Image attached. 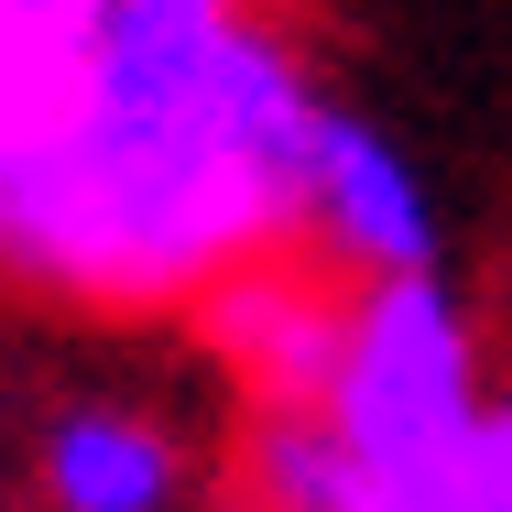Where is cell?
Instances as JSON below:
<instances>
[{
	"label": "cell",
	"instance_id": "cell-4",
	"mask_svg": "<svg viewBox=\"0 0 512 512\" xmlns=\"http://www.w3.org/2000/svg\"><path fill=\"white\" fill-rule=\"evenodd\" d=\"M197 306H207V338L240 360V382H251L262 414H316L327 404L338 338H349V295H327L306 273H273V251H262L240 273H218Z\"/></svg>",
	"mask_w": 512,
	"mask_h": 512
},
{
	"label": "cell",
	"instance_id": "cell-8",
	"mask_svg": "<svg viewBox=\"0 0 512 512\" xmlns=\"http://www.w3.org/2000/svg\"><path fill=\"white\" fill-rule=\"evenodd\" d=\"M251 491H262V512H360V469L316 414H262Z\"/></svg>",
	"mask_w": 512,
	"mask_h": 512
},
{
	"label": "cell",
	"instance_id": "cell-2",
	"mask_svg": "<svg viewBox=\"0 0 512 512\" xmlns=\"http://www.w3.org/2000/svg\"><path fill=\"white\" fill-rule=\"evenodd\" d=\"M469 414H480V360H469V327L447 306V284L436 273L360 284L349 295V338H338V382L316 404V425L349 447V469L393 480L414 458H436Z\"/></svg>",
	"mask_w": 512,
	"mask_h": 512
},
{
	"label": "cell",
	"instance_id": "cell-3",
	"mask_svg": "<svg viewBox=\"0 0 512 512\" xmlns=\"http://www.w3.org/2000/svg\"><path fill=\"white\" fill-rule=\"evenodd\" d=\"M306 229L327 262L371 273V284H404V273H436V207L414 186V164L371 131V120H316L306 153Z\"/></svg>",
	"mask_w": 512,
	"mask_h": 512
},
{
	"label": "cell",
	"instance_id": "cell-7",
	"mask_svg": "<svg viewBox=\"0 0 512 512\" xmlns=\"http://www.w3.org/2000/svg\"><path fill=\"white\" fill-rule=\"evenodd\" d=\"M360 512H512V404H480L436 458L360 480Z\"/></svg>",
	"mask_w": 512,
	"mask_h": 512
},
{
	"label": "cell",
	"instance_id": "cell-6",
	"mask_svg": "<svg viewBox=\"0 0 512 512\" xmlns=\"http://www.w3.org/2000/svg\"><path fill=\"white\" fill-rule=\"evenodd\" d=\"M44 491L55 512H164L175 502V447L142 414H66L44 447Z\"/></svg>",
	"mask_w": 512,
	"mask_h": 512
},
{
	"label": "cell",
	"instance_id": "cell-5",
	"mask_svg": "<svg viewBox=\"0 0 512 512\" xmlns=\"http://www.w3.org/2000/svg\"><path fill=\"white\" fill-rule=\"evenodd\" d=\"M88 33H99V0H0V153H22L77 109Z\"/></svg>",
	"mask_w": 512,
	"mask_h": 512
},
{
	"label": "cell",
	"instance_id": "cell-1",
	"mask_svg": "<svg viewBox=\"0 0 512 512\" xmlns=\"http://www.w3.org/2000/svg\"><path fill=\"white\" fill-rule=\"evenodd\" d=\"M316 120L240 0H99L77 109L0 153V262L99 306L207 295L306 229Z\"/></svg>",
	"mask_w": 512,
	"mask_h": 512
}]
</instances>
